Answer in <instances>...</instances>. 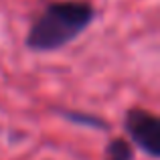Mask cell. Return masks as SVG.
I'll return each instance as SVG.
<instances>
[{
  "label": "cell",
  "instance_id": "1",
  "mask_svg": "<svg viewBox=\"0 0 160 160\" xmlns=\"http://www.w3.org/2000/svg\"><path fill=\"white\" fill-rule=\"evenodd\" d=\"M95 10L85 0L51 2L31 24L27 47L32 51H57L77 39L91 24Z\"/></svg>",
  "mask_w": 160,
  "mask_h": 160
},
{
  "label": "cell",
  "instance_id": "2",
  "mask_svg": "<svg viewBox=\"0 0 160 160\" xmlns=\"http://www.w3.org/2000/svg\"><path fill=\"white\" fill-rule=\"evenodd\" d=\"M124 124L134 144L140 146L150 158L160 156V122L154 113L146 109H130Z\"/></svg>",
  "mask_w": 160,
  "mask_h": 160
},
{
  "label": "cell",
  "instance_id": "3",
  "mask_svg": "<svg viewBox=\"0 0 160 160\" xmlns=\"http://www.w3.org/2000/svg\"><path fill=\"white\" fill-rule=\"evenodd\" d=\"M103 160H134V148L132 142L124 138H116L108 144Z\"/></svg>",
  "mask_w": 160,
  "mask_h": 160
}]
</instances>
